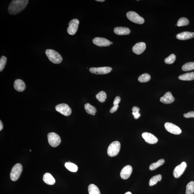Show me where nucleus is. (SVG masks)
Listing matches in <instances>:
<instances>
[{"label": "nucleus", "instance_id": "obj_41", "mask_svg": "<svg viewBox=\"0 0 194 194\" xmlns=\"http://www.w3.org/2000/svg\"><path fill=\"white\" fill-rule=\"evenodd\" d=\"M125 194H132V193L131 192H126V193Z\"/></svg>", "mask_w": 194, "mask_h": 194}, {"label": "nucleus", "instance_id": "obj_2", "mask_svg": "<svg viewBox=\"0 0 194 194\" xmlns=\"http://www.w3.org/2000/svg\"><path fill=\"white\" fill-rule=\"evenodd\" d=\"M46 54L48 59L53 63L60 64L61 63L63 60L61 55L54 50L47 49L46 51Z\"/></svg>", "mask_w": 194, "mask_h": 194}, {"label": "nucleus", "instance_id": "obj_1", "mask_svg": "<svg viewBox=\"0 0 194 194\" xmlns=\"http://www.w3.org/2000/svg\"><path fill=\"white\" fill-rule=\"evenodd\" d=\"M29 1L28 0H13L8 7L9 13L11 15L20 13L26 7Z\"/></svg>", "mask_w": 194, "mask_h": 194}, {"label": "nucleus", "instance_id": "obj_8", "mask_svg": "<svg viewBox=\"0 0 194 194\" xmlns=\"http://www.w3.org/2000/svg\"><path fill=\"white\" fill-rule=\"evenodd\" d=\"M79 22L77 19H73L69 23V26L67 28L68 33L73 35L77 32L78 29Z\"/></svg>", "mask_w": 194, "mask_h": 194}, {"label": "nucleus", "instance_id": "obj_34", "mask_svg": "<svg viewBox=\"0 0 194 194\" xmlns=\"http://www.w3.org/2000/svg\"><path fill=\"white\" fill-rule=\"evenodd\" d=\"M184 116L186 118H194V111H191L188 112V113H185L184 114Z\"/></svg>", "mask_w": 194, "mask_h": 194}, {"label": "nucleus", "instance_id": "obj_7", "mask_svg": "<svg viewBox=\"0 0 194 194\" xmlns=\"http://www.w3.org/2000/svg\"><path fill=\"white\" fill-rule=\"evenodd\" d=\"M55 109L65 116L70 115L72 113V110L68 105L66 104H61L55 107Z\"/></svg>", "mask_w": 194, "mask_h": 194}, {"label": "nucleus", "instance_id": "obj_11", "mask_svg": "<svg viewBox=\"0 0 194 194\" xmlns=\"http://www.w3.org/2000/svg\"><path fill=\"white\" fill-rule=\"evenodd\" d=\"M187 163L185 162H183L175 168L173 171V175L174 177L178 178L180 177L184 172L187 167Z\"/></svg>", "mask_w": 194, "mask_h": 194}, {"label": "nucleus", "instance_id": "obj_39", "mask_svg": "<svg viewBox=\"0 0 194 194\" xmlns=\"http://www.w3.org/2000/svg\"><path fill=\"white\" fill-rule=\"evenodd\" d=\"M3 125L1 121H0V131H1L3 129Z\"/></svg>", "mask_w": 194, "mask_h": 194}, {"label": "nucleus", "instance_id": "obj_21", "mask_svg": "<svg viewBox=\"0 0 194 194\" xmlns=\"http://www.w3.org/2000/svg\"><path fill=\"white\" fill-rule=\"evenodd\" d=\"M180 80L183 81H192L194 79V72L188 73L180 75L178 77Z\"/></svg>", "mask_w": 194, "mask_h": 194}, {"label": "nucleus", "instance_id": "obj_17", "mask_svg": "<svg viewBox=\"0 0 194 194\" xmlns=\"http://www.w3.org/2000/svg\"><path fill=\"white\" fill-rule=\"evenodd\" d=\"M14 87L17 91L22 92L25 89L26 85L21 79H17L14 83Z\"/></svg>", "mask_w": 194, "mask_h": 194}, {"label": "nucleus", "instance_id": "obj_24", "mask_svg": "<svg viewBox=\"0 0 194 194\" xmlns=\"http://www.w3.org/2000/svg\"><path fill=\"white\" fill-rule=\"evenodd\" d=\"M65 167L69 171L72 172H76L78 170V167L76 164L70 162H66Z\"/></svg>", "mask_w": 194, "mask_h": 194}, {"label": "nucleus", "instance_id": "obj_3", "mask_svg": "<svg viewBox=\"0 0 194 194\" xmlns=\"http://www.w3.org/2000/svg\"><path fill=\"white\" fill-rule=\"evenodd\" d=\"M23 167L22 165L17 163L14 166L10 173V178L12 181H16L20 178L21 175Z\"/></svg>", "mask_w": 194, "mask_h": 194}, {"label": "nucleus", "instance_id": "obj_12", "mask_svg": "<svg viewBox=\"0 0 194 194\" xmlns=\"http://www.w3.org/2000/svg\"><path fill=\"white\" fill-rule=\"evenodd\" d=\"M142 136L145 141L150 144H154L158 142V139L156 137L151 133L146 132L143 133Z\"/></svg>", "mask_w": 194, "mask_h": 194}, {"label": "nucleus", "instance_id": "obj_36", "mask_svg": "<svg viewBox=\"0 0 194 194\" xmlns=\"http://www.w3.org/2000/svg\"><path fill=\"white\" fill-rule=\"evenodd\" d=\"M119 108V105H114L113 107L110 110V113H112L114 112H115L116 111H117L118 109Z\"/></svg>", "mask_w": 194, "mask_h": 194}, {"label": "nucleus", "instance_id": "obj_28", "mask_svg": "<svg viewBox=\"0 0 194 194\" xmlns=\"http://www.w3.org/2000/svg\"><path fill=\"white\" fill-rule=\"evenodd\" d=\"M194 193V182L191 181L187 184L186 187V194H193Z\"/></svg>", "mask_w": 194, "mask_h": 194}, {"label": "nucleus", "instance_id": "obj_23", "mask_svg": "<svg viewBox=\"0 0 194 194\" xmlns=\"http://www.w3.org/2000/svg\"><path fill=\"white\" fill-rule=\"evenodd\" d=\"M165 161L164 159H161L156 162L153 163L150 165L149 169L151 170H154L156 169L157 168L160 167L163 164Z\"/></svg>", "mask_w": 194, "mask_h": 194}, {"label": "nucleus", "instance_id": "obj_27", "mask_svg": "<svg viewBox=\"0 0 194 194\" xmlns=\"http://www.w3.org/2000/svg\"><path fill=\"white\" fill-rule=\"evenodd\" d=\"M97 99L101 103H104L107 98V95L104 91H101L96 95Z\"/></svg>", "mask_w": 194, "mask_h": 194}, {"label": "nucleus", "instance_id": "obj_30", "mask_svg": "<svg viewBox=\"0 0 194 194\" xmlns=\"http://www.w3.org/2000/svg\"><path fill=\"white\" fill-rule=\"evenodd\" d=\"M182 70L184 71H188L194 70V62H189L183 65Z\"/></svg>", "mask_w": 194, "mask_h": 194}, {"label": "nucleus", "instance_id": "obj_20", "mask_svg": "<svg viewBox=\"0 0 194 194\" xmlns=\"http://www.w3.org/2000/svg\"><path fill=\"white\" fill-rule=\"evenodd\" d=\"M43 181L46 184L53 185L55 183V180L51 174L49 173H46L43 178Z\"/></svg>", "mask_w": 194, "mask_h": 194}, {"label": "nucleus", "instance_id": "obj_22", "mask_svg": "<svg viewBox=\"0 0 194 194\" xmlns=\"http://www.w3.org/2000/svg\"><path fill=\"white\" fill-rule=\"evenodd\" d=\"M85 109L88 114L91 115H95L97 112L96 109L95 107L89 103H87L85 105Z\"/></svg>", "mask_w": 194, "mask_h": 194}, {"label": "nucleus", "instance_id": "obj_19", "mask_svg": "<svg viewBox=\"0 0 194 194\" xmlns=\"http://www.w3.org/2000/svg\"><path fill=\"white\" fill-rule=\"evenodd\" d=\"M114 32L118 35H127L130 33L131 31L128 28L125 27H116L114 30Z\"/></svg>", "mask_w": 194, "mask_h": 194}, {"label": "nucleus", "instance_id": "obj_43", "mask_svg": "<svg viewBox=\"0 0 194 194\" xmlns=\"http://www.w3.org/2000/svg\"><path fill=\"white\" fill-rule=\"evenodd\" d=\"M30 151H31V150H30Z\"/></svg>", "mask_w": 194, "mask_h": 194}, {"label": "nucleus", "instance_id": "obj_42", "mask_svg": "<svg viewBox=\"0 0 194 194\" xmlns=\"http://www.w3.org/2000/svg\"><path fill=\"white\" fill-rule=\"evenodd\" d=\"M113 44V43H112V42H111V41H110V44Z\"/></svg>", "mask_w": 194, "mask_h": 194}, {"label": "nucleus", "instance_id": "obj_26", "mask_svg": "<svg viewBox=\"0 0 194 194\" xmlns=\"http://www.w3.org/2000/svg\"><path fill=\"white\" fill-rule=\"evenodd\" d=\"M89 194H101L98 187L94 184H91L88 187Z\"/></svg>", "mask_w": 194, "mask_h": 194}, {"label": "nucleus", "instance_id": "obj_4", "mask_svg": "<svg viewBox=\"0 0 194 194\" xmlns=\"http://www.w3.org/2000/svg\"><path fill=\"white\" fill-rule=\"evenodd\" d=\"M121 143L115 141L110 144L108 149V155L110 157H115L118 155L121 149Z\"/></svg>", "mask_w": 194, "mask_h": 194}, {"label": "nucleus", "instance_id": "obj_6", "mask_svg": "<svg viewBox=\"0 0 194 194\" xmlns=\"http://www.w3.org/2000/svg\"><path fill=\"white\" fill-rule=\"evenodd\" d=\"M126 15L130 21L134 23L143 24L144 23V19L134 12H128Z\"/></svg>", "mask_w": 194, "mask_h": 194}, {"label": "nucleus", "instance_id": "obj_25", "mask_svg": "<svg viewBox=\"0 0 194 194\" xmlns=\"http://www.w3.org/2000/svg\"><path fill=\"white\" fill-rule=\"evenodd\" d=\"M162 179V176L161 174L157 175L151 178L149 184L150 186H152L156 184L158 182H160Z\"/></svg>", "mask_w": 194, "mask_h": 194}, {"label": "nucleus", "instance_id": "obj_15", "mask_svg": "<svg viewBox=\"0 0 194 194\" xmlns=\"http://www.w3.org/2000/svg\"><path fill=\"white\" fill-rule=\"evenodd\" d=\"M146 48V45L143 42L137 43L133 46L132 51L136 54L140 55L143 53Z\"/></svg>", "mask_w": 194, "mask_h": 194}, {"label": "nucleus", "instance_id": "obj_9", "mask_svg": "<svg viewBox=\"0 0 194 194\" xmlns=\"http://www.w3.org/2000/svg\"><path fill=\"white\" fill-rule=\"evenodd\" d=\"M111 68L108 67H93L89 69L91 73L96 74H105L109 73L112 71Z\"/></svg>", "mask_w": 194, "mask_h": 194}, {"label": "nucleus", "instance_id": "obj_18", "mask_svg": "<svg viewBox=\"0 0 194 194\" xmlns=\"http://www.w3.org/2000/svg\"><path fill=\"white\" fill-rule=\"evenodd\" d=\"M194 37V32H183L176 35V37L180 40H186Z\"/></svg>", "mask_w": 194, "mask_h": 194}, {"label": "nucleus", "instance_id": "obj_29", "mask_svg": "<svg viewBox=\"0 0 194 194\" xmlns=\"http://www.w3.org/2000/svg\"><path fill=\"white\" fill-rule=\"evenodd\" d=\"M151 79V76L148 73L142 74L138 77V80L141 83L146 82L149 81Z\"/></svg>", "mask_w": 194, "mask_h": 194}, {"label": "nucleus", "instance_id": "obj_40", "mask_svg": "<svg viewBox=\"0 0 194 194\" xmlns=\"http://www.w3.org/2000/svg\"><path fill=\"white\" fill-rule=\"evenodd\" d=\"M97 1H100V2H104L105 1V0H96Z\"/></svg>", "mask_w": 194, "mask_h": 194}, {"label": "nucleus", "instance_id": "obj_33", "mask_svg": "<svg viewBox=\"0 0 194 194\" xmlns=\"http://www.w3.org/2000/svg\"><path fill=\"white\" fill-rule=\"evenodd\" d=\"M7 58L6 57L3 56L0 59V71L1 72L4 68L7 63Z\"/></svg>", "mask_w": 194, "mask_h": 194}, {"label": "nucleus", "instance_id": "obj_32", "mask_svg": "<svg viewBox=\"0 0 194 194\" xmlns=\"http://www.w3.org/2000/svg\"><path fill=\"white\" fill-rule=\"evenodd\" d=\"M176 56L174 54H171L164 60L165 63L167 64H172L175 61Z\"/></svg>", "mask_w": 194, "mask_h": 194}, {"label": "nucleus", "instance_id": "obj_5", "mask_svg": "<svg viewBox=\"0 0 194 194\" xmlns=\"http://www.w3.org/2000/svg\"><path fill=\"white\" fill-rule=\"evenodd\" d=\"M48 138L49 145L54 148L58 146L61 143V138L56 133L51 132L48 133Z\"/></svg>", "mask_w": 194, "mask_h": 194}, {"label": "nucleus", "instance_id": "obj_13", "mask_svg": "<svg viewBox=\"0 0 194 194\" xmlns=\"http://www.w3.org/2000/svg\"><path fill=\"white\" fill-rule=\"evenodd\" d=\"M93 43L96 46L100 47L108 46L111 45L110 41L104 38L96 37L93 40Z\"/></svg>", "mask_w": 194, "mask_h": 194}, {"label": "nucleus", "instance_id": "obj_38", "mask_svg": "<svg viewBox=\"0 0 194 194\" xmlns=\"http://www.w3.org/2000/svg\"><path fill=\"white\" fill-rule=\"evenodd\" d=\"M140 108L137 107H133L132 110L134 113L139 112Z\"/></svg>", "mask_w": 194, "mask_h": 194}, {"label": "nucleus", "instance_id": "obj_37", "mask_svg": "<svg viewBox=\"0 0 194 194\" xmlns=\"http://www.w3.org/2000/svg\"><path fill=\"white\" fill-rule=\"evenodd\" d=\"M132 115L134 116V117L135 119H138L141 116V114L139 113V112H137V113H134L132 112Z\"/></svg>", "mask_w": 194, "mask_h": 194}, {"label": "nucleus", "instance_id": "obj_16", "mask_svg": "<svg viewBox=\"0 0 194 194\" xmlns=\"http://www.w3.org/2000/svg\"><path fill=\"white\" fill-rule=\"evenodd\" d=\"M174 97L170 92L166 93L164 96L161 97L160 98V101L165 104H171L174 102Z\"/></svg>", "mask_w": 194, "mask_h": 194}, {"label": "nucleus", "instance_id": "obj_14", "mask_svg": "<svg viewBox=\"0 0 194 194\" xmlns=\"http://www.w3.org/2000/svg\"><path fill=\"white\" fill-rule=\"evenodd\" d=\"M133 169L131 165L125 166L122 169L120 174L121 178L122 179H127L130 176L132 173Z\"/></svg>", "mask_w": 194, "mask_h": 194}, {"label": "nucleus", "instance_id": "obj_10", "mask_svg": "<svg viewBox=\"0 0 194 194\" xmlns=\"http://www.w3.org/2000/svg\"><path fill=\"white\" fill-rule=\"evenodd\" d=\"M164 127L168 132L174 134H179L182 133L181 129L172 123L167 122L164 125Z\"/></svg>", "mask_w": 194, "mask_h": 194}, {"label": "nucleus", "instance_id": "obj_35", "mask_svg": "<svg viewBox=\"0 0 194 194\" xmlns=\"http://www.w3.org/2000/svg\"><path fill=\"white\" fill-rule=\"evenodd\" d=\"M121 98L120 97L117 96L114 99L113 102L114 105H119V104L120 103L121 101Z\"/></svg>", "mask_w": 194, "mask_h": 194}, {"label": "nucleus", "instance_id": "obj_31", "mask_svg": "<svg viewBox=\"0 0 194 194\" xmlns=\"http://www.w3.org/2000/svg\"><path fill=\"white\" fill-rule=\"evenodd\" d=\"M189 21L187 18L182 17L180 18L178 21L177 26L178 27L188 25L189 24Z\"/></svg>", "mask_w": 194, "mask_h": 194}]
</instances>
